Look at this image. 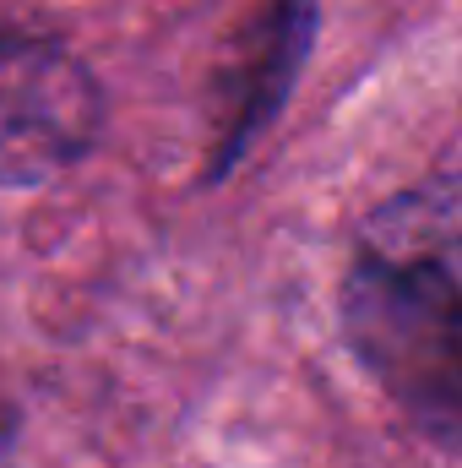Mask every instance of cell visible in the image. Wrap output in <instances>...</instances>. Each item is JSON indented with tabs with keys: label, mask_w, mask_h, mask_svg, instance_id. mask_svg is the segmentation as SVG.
Returning <instances> with one entry per match:
<instances>
[{
	"label": "cell",
	"mask_w": 462,
	"mask_h": 468,
	"mask_svg": "<svg viewBox=\"0 0 462 468\" xmlns=\"http://www.w3.org/2000/svg\"><path fill=\"white\" fill-rule=\"evenodd\" d=\"M5 452H11V414L0 409V468H5Z\"/></svg>",
	"instance_id": "cell-4"
},
{
	"label": "cell",
	"mask_w": 462,
	"mask_h": 468,
	"mask_svg": "<svg viewBox=\"0 0 462 468\" xmlns=\"http://www.w3.org/2000/svg\"><path fill=\"white\" fill-rule=\"evenodd\" d=\"M99 120V82L60 38L0 27V186H38L71 169Z\"/></svg>",
	"instance_id": "cell-2"
},
{
	"label": "cell",
	"mask_w": 462,
	"mask_h": 468,
	"mask_svg": "<svg viewBox=\"0 0 462 468\" xmlns=\"http://www.w3.org/2000/svg\"><path fill=\"white\" fill-rule=\"evenodd\" d=\"M348 344L419 436L462 452V294L408 261L359 250L343 283Z\"/></svg>",
	"instance_id": "cell-1"
},
{
	"label": "cell",
	"mask_w": 462,
	"mask_h": 468,
	"mask_svg": "<svg viewBox=\"0 0 462 468\" xmlns=\"http://www.w3.org/2000/svg\"><path fill=\"white\" fill-rule=\"evenodd\" d=\"M359 250L425 267L452 294H462V175L425 180L392 197L386 207H375L359 234Z\"/></svg>",
	"instance_id": "cell-3"
}]
</instances>
